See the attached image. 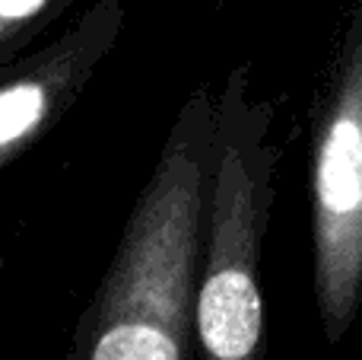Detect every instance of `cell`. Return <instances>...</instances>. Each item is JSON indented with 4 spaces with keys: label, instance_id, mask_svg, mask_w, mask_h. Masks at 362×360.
I'll return each instance as SVG.
<instances>
[{
    "label": "cell",
    "instance_id": "7a4b0ae2",
    "mask_svg": "<svg viewBox=\"0 0 362 360\" xmlns=\"http://www.w3.org/2000/svg\"><path fill=\"white\" fill-rule=\"evenodd\" d=\"M274 125L276 108L255 89L251 67H232L216 93L210 208L194 287L197 360H267L261 261L280 166Z\"/></svg>",
    "mask_w": 362,
    "mask_h": 360
},
{
    "label": "cell",
    "instance_id": "3957f363",
    "mask_svg": "<svg viewBox=\"0 0 362 360\" xmlns=\"http://www.w3.org/2000/svg\"><path fill=\"white\" fill-rule=\"evenodd\" d=\"M312 287L325 338L340 344L362 293V32H350L312 150Z\"/></svg>",
    "mask_w": 362,
    "mask_h": 360
},
{
    "label": "cell",
    "instance_id": "6da1fadb",
    "mask_svg": "<svg viewBox=\"0 0 362 360\" xmlns=\"http://www.w3.org/2000/svg\"><path fill=\"white\" fill-rule=\"evenodd\" d=\"M216 93L197 83L80 313L67 360H197L194 287L213 182Z\"/></svg>",
    "mask_w": 362,
    "mask_h": 360
},
{
    "label": "cell",
    "instance_id": "277c9868",
    "mask_svg": "<svg viewBox=\"0 0 362 360\" xmlns=\"http://www.w3.org/2000/svg\"><path fill=\"white\" fill-rule=\"evenodd\" d=\"M118 32V16L93 13L51 48L0 74V169L29 153L99 70Z\"/></svg>",
    "mask_w": 362,
    "mask_h": 360
}]
</instances>
